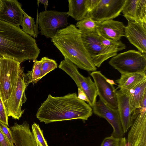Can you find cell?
I'll return each instance as SVG.
<instances>
[{"label":"cell","mask_w":146,"mask_h":146,"mask_svg":"<svg viewBox=\"0 0 146 146\" xmlns=\"http://www.w3.org/2000/svg\"><path fill=\"white\" fill-rule=\"evenodd\" d=\"M146 81V73L121 74L120 78L115 80L119 91H128L134 89L139 85Z\"/></svg>","instance_id":"20"},{"label":"cell","mask_w":146,"mask_h":146,"mask_svg":"<svg viewBox=\"0 0 146 146\" xmlns=\"http://www.w3.org/2000/svg\"><path fill=\"white\" fill-rule=\"evenodd\" d=\"M94 80L100 99L110 108L117 110V90L113 85L100 71H93L90 74Z\"/></svg>","instance_id":"12"},{"label":"cell","mask_w":146,"mask_h":146,"mask_svg":"<svg viewBox=\"0 0 146 146\" xmlns=\"http://www.w3.org/2000/svg\"><path fill=\"white\" fill-rule=\"evenodd\" d=\"M121 12L128 21L140 22L146 26V0H126Z\"/></svg>","instance_id":"16"},{"label":"cell","mask_w":146,"mask_h":146,"mask_svg":"<svg viewBox=\"0 0 146 146\" xmlns=\"http://www.w3.org/2000/svg\"><path fill=\"white\" fill-rule=\"evenodd\" d=\"M100 40L102 44L105 46L112 48L117 52L125 49L126 45L120 40L116 41L103 37L98 35Z\"/></svg>","instance_id":"28"},{"label":"cell","mask_w":146,"mask_h":146,"mask_svg":"<svg viewBox=\"0 0 146 146\" xmlns=\"http://www.w3.org/2000/svg\"><path fill=\"white\" fill-rule=\"evenodd\" d=\"M76 26L81 33L96 32V22L88 15L82 20L77 21L76 24Z\"/></svg>","instance_id":"24"},{"label":"cell","mask_w":146,"mask_h":146,"mask_svg":"<svg viewBox=\"0 0 146 146\" xmlns=\"http://www.w3.org/2000/svg\"><path fill=\"white\" fill-rule=\"evenodd\" d=\"M120 146H127L126 139L124 137L120 139Z\"/></svg>","instance_id":"35"},{"label":"cell","mask_w":146,"mask_h":146,"mask_svg":"<svg viewBox=\"0 0 146 146\" xmlns=\"http://www.w3.org/2000/svg\"><path fill=\"white\" fill-rule=\"evenodd\" d=\"M124 36L139 51L146 54V26L142 23L128 21L125 28Z\"/></svg>","instance_id":"15"},{"label":"cell","mask_w":146,"mask_h":146,"mask_svg":"<svg viewBox=\"0 0 146 146\" xmlns=\"http://www.w3.org/2000/svg\"><path fill=\"white\" fill-rule=\"evenodd\" d=\"M96 22V32L104 38L119 41L125 36V26L122 22L111 19Z\"/></svg>","instance_id":"17"},{"label":"cell","mask_w":146,"mask_h":146,"mask_svg":"<svg viewBox=\"0 0 146 146\" xmlns=\"http://www.w3.org/2000/svg\"><path fill=\"white\" fill-rule=\"evenodd\" d=\"M126 0H98L86 15L96 22L113 19L121 12Z\"/></svg>","instance_id":"11"},{"label":"cell","mask_w":146,"mask_h":146,"mask_svg":"<svg viewBox=\"0 0 146 146\" xmlns=\"http://www.w3.org/2000/svg\"><path fill=\"white\" fill-rule=\"evenodd\" d=\"M8 126L0 121V129L7 139L12 144L14 145L13 137L11 130Z\"/></svg>","instance_id":"30"},{"label":"cell","mask_w":146,"mask_h":146,"mask_svg":"<svg viewBox=\"0 0 146 146\" xmlns=\"http://www.w3.org/2000/svg\"><path fill=\"white\" fill-rule=\"evenodd\" d=\"M94 114L104 118L112 127L113 132L111 135L117 138L124 137L123 131L117 110L112 109L100 99L92 107Z\"/></svg>","instance_id":"13"},{"label":"cell","mask_w":146,"mask_h":146,"mask_svg":"<svg viewBox=\"0 0 146 146\" xmlns=\"http://www.w3.org/2000/svg\"><path fill=\"white\" fill-rule=\"evenodd\" d=\"M131 125L126 140L127 146H146V97L140 107L132 113Z\"/></svg>","instance_id":"7"},{"label":"cell","mask_w":146,"mask_h":146,"mask_svg":"<svg viewBox=\"0 0 146 146\" xmlns=\"http://www.w3.org/2000/svg\"><path fill=\"white\" fill-rule=\"evenodd\" d=\"M21 25L22 30L25 33L34 38L36 37L38 32L36 30L34 19L24 11Z\"/></svg>","instance_id":"23"},{"label":"cell","mask_w":146,"mask_h":146,"mask_svg":"<svg viewBox=\"0 0 146 146\" xmlns=\"http://www.w3.org/2000/svg\"><path fill=\"white\" fill-rule=\"evenodd\" d=\"M78 98L88 103V100L85 94L80 88H78Z\"/></svg>","instance_id":"33"},{"label":"cell","mask_w":146,"mask_h":146,"mask_svg":"<svg viewBox=\"0 0 146 146\" xmlns=\"http://www.w3.org/2000/svg\"><path fill=\"white\" fill-rule=\"evenodd\" d=\"M15 146H38L31 131L29 123L24 121L21 125L15 122L10 127Z\"/></svg>","instance_id":"18"},{"label":"cell","mask_w":146,"mask_h":146,"mask_svg":"<svg viewBox=\"0 0 146 146\" xmlns=\"http://www.w3.org/2000/svg\"><path fill=\"white\" fill-rule=\"evenodd\" d=\"M109 64L120 73H144L146 70V54L131 50L112 57Z\"/></svg>","instance_id":"4"},{"label":"cell","mask_w":146,"mask_h":146,"mask_svg":"<svg viewBox=\"0 0 146 146\" xmlns=\"http://www.w3.org/2000/svg\"><path fill=\"white\" fill-rule=\"evenodd\" d=\"M29 84L27 73H24L21 68L15 86L5 106L8 117L19 120L24 113L25 110H22V106L27 100L25 90Z\"/></svg>","instance_id":"6"},{"label":"cell","mask_w":146,"mask_h":146,"mask_svg":"<svg viewBox=\"0 0 146 146\" xmlns=\"http://www.w3.org/2000/svg\"><path fill=\"white\" fill-rule=\"evenodd\" d=\"M129 92L131 111L132 113L135 109L140 107L143 98L146 95V81L141 83Z\"/></svg>","instance_id":"22"},{"label":"cell","mask_w":146,"mask_h":146,"mask_svg":"<svg viewBox=\"0 0 146 146\" xmlns=\"http://www.w3.org/2000/svg\"><path fill=\"white\" fill-rule=\"evenodd\" d=\"M117 111L123 129L126 133L131 125V113L129 99V92L117 91Z\"/></svg>","instance_id":"19"},{"label":"cell","mask_w":146,"mask_h":146,"mask_svg":"<svg viewBox=\"0 0 146 146\" xmlns=\"http://www.w3.org/2000/svg\"><path fill=\"white\" fill-rule=\"evenodd\" d=\"M51 41L66 59L77 68L88 71H96L97 68L85 48L80 31L71 24L58 30Z\"/></svg>","instance_id":"3"},{"label":"cell","mask_w":146,"mask_h":146,"mask_svg":"<svg viewBox=\"0 0 146 146\" xmlns=\"http://www.w3.org/2000/svg\"><path fill=\"white\" fill-rule=\"evenodd\" d=\"M8 117L0 94V121L8 126Z\"/></svg>","instance_id":"31"},{"label":"cell","mask_w":146,"mask_h":146,"mask_svg":"<svg viewBox=\"0 0 146 146\" xmlns=\"http://www.w3.org/2000/svg\"><path fill=\"white\" fill-rule=\"evenodd\" d=\"M40 60L41 62V79L48 73L56 68L58 65L56 61L49 58L47 57L42 58Z\"/></svg>","instance_id":"25"},{"label":"cell","mask_w":146,"mask_h":146,"mask_svg":"<svg viewBox=\"0 0 146 146\" xmlns=\"http://www.w3.org/2000/svg\"><path fill=\"white\" fill-rule=\"evenodd\" d=\"M0 146H15L10 142L0 129Z\"/></svg>","instance_id":"32"},{"label":"cell","mask_w":146,"mask_h":146,"mask_svg":"<svg viewBox=\"0 0 146 146\" xmlns=\"http://www.w3.org/2000/svg\"><path fill=\"white\" fill-rule=\"evenodd\" d=\"M37 3H41L44 5L45 10H47L48 6V0H38L37 1Z\"/></svg>","instance_id":"34"},{"label":"cell","mask_w":146,"mask_h":146,"mask_svg":"<svg viewBox=\"0 0 146 146\" xmlns=\"http://www.w3.org/2000/svg\"><path fill=\"white\" fill-rule=\"evenodd\" d=\"M68 11L70 16L79 21L84 18L89 12V0H69Z\"/></svg>","instance_id":"21"},{"label":"cell","mask_w":146,"mask_h":146,"mask_svg":"<svg viewBox=\"0 0 146 146\" xmlns=\"http://www.w3.org/2000/svg\"><path fill=\"white\" fill-rule=\"evenodd\" d=\"M58 68L68 75L78 88L85 94L89 104L92 108L96 102L98 94L95 84L90 77L84 76L78 71L77 67L74 64L66 59L60 62Z\"/></svg>","instance_id":"9"},{"label":"cell","mask_w":146,"mask_h":146,"mask_svg":"<svg viewBox=\"0 0 146 146\" xmlns=\"http://www.w3.org/2000/svg\"><path fill=\"white\" fill-rule=\"evenodd\" d=\"M32 133L35 141L38 146H48L45 139L43 133L39 125L34 123L32 125Z\"/></svg>","instance_id":"27"},{"label":"cell","mask_w":146,"mask_h":146,"mask_svg":"<svg viewBox=\"0 0 146 146\" xmlns=\"http://www.w3.org/2000/svg\"><path fill=\"white\" fill-rule=\"evenodd\" d=\"M67 12L45 10L40 12L38 22L41 35L51 38L58 30L68 26Z\"/></svg>","instance_id":"10"},{"label":"cell","mask_w":146,"mask_h":146,"mask_svg":"<svg viewBox=\"0 0 146 146\" xmlns=\"http://www.w3.org/2000/svg\"><path fill=\"white\" fill-rule=\"evenodd\" d=\"M81 38L85 48L96 67H100L104 61L117 54L116 50L102 44L96 32L81 33Z\"/></svg>","instance_id":"8"},{"label":"cell","mask_w":146,"mask_h":146,"mask_svg":"<svg viewBox=\"0 0 146 146\" xmlns=\"http://www.w3.org/2000/svg\"><path fill=\"white\" fill-rule=\"evenodd\" d=\"M121 138L111 135L104 139L100 146H120Z\"/></svg>","instance_id":"29"},{"label":"cell","mask_w":146,"mask_h":146,"mask_svg":"<svg viewBox=\"0 0 146 146\" xmlns=\"http://www.w3.org/2000/svg\"><path fill=\"white\" fill-rule=\"evenodd\" d=\"M24 11L17 0H1L0 20L20 27Z\"/></svg>","instance_id":"14"},{"label":"cell","mask_w":146,"mask_h":146,"mask_svg":"<svg viewBox=\"0 0 146 146\" xmlns=\"http://www.w3.org/2000/svg\"><path fill=\"white\" fill-rule=\"evenodd\" d=\"M40 53L35 39L20 27L0 20V56L21 63L35 60Z\"/></svg>","instance_id":"2"},{"label":"cell","mask_w":146,"mask_h":146,"mask_svg":"<svg viewBox=\"0 0 146 146\" xmlns=\"http://www.w3.org/2000/svg\"><path fill=\"white\" fill-rule=\"evenodd\" d=\"M93 112L92 108L79 99L76 93L58 97L49 94L38 109L36 116L40 122L48 124L77 119L87 120Z\"/></svg>","instance_id":"1"},{"label":"cell","mask_w":146,"mask_h":146,"mask_svg":"<svg viewBox=\"0 0 146 146\" xmlns=\"http://www.w3.org/2000/svg\"><path fill=\"white\" fill-rule=\"evenodd\" d=\"M40 60H36L33 65L32 70L28 72L27 74L29 79V83L36 84L40 79L41 74Z\"/></svg>","instance_id":"26"},{"label":"cell","mask_w":146,"mask_h":146,"mask_svg":"<svg viewBox=\"0 0 146 146\" xmlns=\"http://www.w3.org/2000/svg\"><path fill=\"white\" fill-rule=\"evenodd\" d=\"M1 0H0V6L1 5Z\"/></svg>","instance_id":"36"},{"label":"cell","mask_w":146,"mask_h":146,"mask_svg":"<svg viewBox=\"0 0 146 146\" xmlns=\"http://www.w3.org/2000/svg\"><path fill=\"white\" fill-rule=\"evenodd\" d=\"M21 63L0 56V94L5 106L17 82L22 68Z\"/></svg>","instance_id":"5"}]
</instances>
